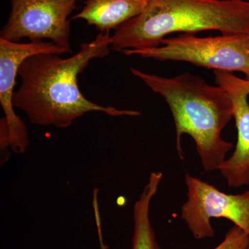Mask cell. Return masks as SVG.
<instances>
[{"label":"cell","instance_id":"10","mask_svg":"<svg viewBox=\"0 0 249 249\" xmlns=\"http://www.w3.org/2000/svg\"><path fill=\"white\" fill-rule=\"evenodd\" d=\"M163 174L152 172L133 209L134 231L132 249H160L150 217V204L157 194Z\"/></svg>","mask_w":249,"mask_h":249},{"label":"cell","instance_id":"8","mask_svg":"<svg viewBox=\"0 0 249 249\" xmlns=\"http://www.w3.org/2000/svg\"><path fill=\"white\" fill-rule=\"evenodd\" d=\"M216 84L225 89L233 104L237 141L232 155L219 166L228 186L240 188L249 184V80L233 73L213 71Z\"/></svg>","mask_w":249,"mask_h":249},{"label":"cell","instance_id":"2","mask_svg":"<svg viewBox=\"0 0 249 249\" xmlns=\"http://www.w3.org/2000/svg\"><path fill=\"white\" fill-rule=\"evenodd\" d=\"M130 71L168 104L179 158L184 160L181 139L188 134L194 140L204 172L218 170L232 147L222 137L223 129L233 118V104L226 90L188 72L167 78L132 67Z\"/></svg>","mask_w":249,"mask_h":249},{"label":"cell","instance_id":"11","mask_svg":"<svg viewBox=\"0 0 249 249\" xmlns=\"http://www.w3.org/2000/svg\"><path fill=\"white\" fill-rule=\"evenodd\" d=\"M249 235L234 226L226 233L224 240L213 249H248Z\"/></svg>","mask_w":249,"mask_h":249},{"label":"cell","instance_id":"4","mask_svg":"<svg viewBox=\"0 0 249 249\" xmlns=\"http://www.w3.org/2000/svg\"><path fill=\"white\" fill-rule=\"evenodd\" d=\"M126 55H139L158 61L189 62L213 71L240 72L249 80V35L221 34L197 37L181 34L165 38L161 45L147 49H127Z\"/></svg>","mask_w":249,"mask_h":249},{"label":"cell","instance_id":"5","mask_svg":"<svg viewBox=\"0 0 249 249\" xmlns=\"http://www.w3.org/2000/svg\"><path fill=\"white\" fill-rule=\"evenodd\" d=\"M78 0H11L7 22L0 32V38L19 42L49 40L71 53L70 15Z\"/></svg>","mask_w":249,"mask_h":249},{"label":"cell","instance_id":"13","mask_svg":"<svg viewBox=\"0 0 249 249\" xmlns=\"http://www.w3.org/2000/svg\"><path fill=\"white\" fill-rule=\"evenodd\" d=\"M248 249H249V245Z\"/></svg>","mask_w":249,"mask_h":249},{"label":"cell","instance_id":"3","mask_svg":"<svg viewBox=\"0 0 249 249\" xmlns=\"http://www.w3.org/2000/svg\"><path fill=\"white\" fill-rule=\"evenodd\" d=\"M217 31L249 35V2L243 0H147L143 11L114 31L111 49H147L174 33Z\"/></svg>","mask_w":249,"mask_h":249},{"label":"cell","instance_id":"7","mask_svg":"<svg viewBox=\"0 0 249 249\" xmlns=\"http://www.w3.org/2000/svg\"><path fill=\"white\" fill-rule=\"evenodd\" d=\"M42 53L60 55L68 52L52 42L18 43L0 38V103L4 113L0 122L1 151L10 147L16 153H24L29 145L27 127L15 112L14 88L22 62Z\"/></svg>","mask_w":249,"mask_h":249},{"label":"cell","instance_id":"6","mask_svg":"<svg viewBox=\"0 0 249 249\" xmlns=\"http://www.w3.org/2000/svg\"><path fill=\"white\" fill-rule=\"evenodd\" d=\"M187 201L181 206V218L196 240L212 238L213 218H224L249 235V190L230 195L200 178L185 175Z\"/></svg>","mask_w":249,"mask_h":249},{"label":"cell","instance_id":"1","mask_svg":"<svg viewBox=\"0 0 249 249\" xmlns=\"http://www.w3.org/2000/svg\"><path fill=\"white\" fill-rule=\"evenodd\" d=\"M111 44L110 31L100 32L91 42L82 44L79 52L70 58L49 53L29 57L18 71L21 85L14 93V107L25 112L31 124L58 128L70 127L91 111L111 116L142 115L138 111L91 102L78 88V75L93 59L109 55Z\"/></svg>","mask_w":249,"mask_h":249},{"label":"cell","instance_id":"12","mask_svg":"<svg viewBox=\"0 0 249 249\" xmlns=\"http://www.w3.org/2000/svg\"><path fill=\"white\" fill-rule=\"evenodd\" d=\"M243 1H247V2H249V0H243Z\"/></svg>","mask_w":249,"mask_h":249},{"label":"cell","instance_id":"9","mask_svg":"<svg viewBox=\"0 0 249 249\" xmlns=\"http://www.w3.org/2000/svg\"><path fill=\"white\" fill-rule=\"evenodd\" d=\"M147 0H85L72 19H83L100 32L115 31L137 17L145 9Z\"/></svg>","mask_w":249,"mask_h":249}]
</instances>
